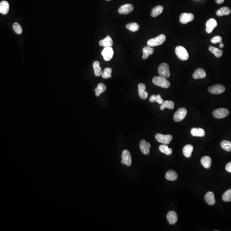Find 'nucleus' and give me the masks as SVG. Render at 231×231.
<instances>
[{
  "label": "nucleus",
  "instance_id": "3",
  "mask_svg": "<svg viewBox=\"0 0 231 231\" xmlns=\"http://www.w3.org/2000/svg\"><path fill=\"white\" fill-rule=\"evenodd\" d=\"M158 72L160 77L165 79H168L170 76L169 66L167 64L164 63L161 64L158 68Z\"/></svg>",
  "mask_w": 231,
  "mask_h": 231
},
{
  "label": "nucleus",
  "instance_id": "7",
  "mask_svg": "<svg viewBox=\"0 0 231 231\" xmlns=\"http://www.w3.org/2000/svg\"><path fill=\"white\" fill-rule=\"evenodd\" d=\"M187 114V110L184 108H180L175 112L173 119L176 122H180L184 119Z\"/></svg>",
  "mask_w": 231,
  "mask_h": 231
},
{
  "label": "nucleus",
  "instance_id": "29",
  "mask_svg": "<svg viewBox=\"0 0 231 231\" xmlns=\"http://www.w3.org/2000/svg\"><path fill=\"white\" fill-rule=\"evenodd\" d=\"M174 105V103L173 101L166 100L161 104L160 109L161 110H164L166 108H167L169 109H173Z\"/></svg>",
  "mask_w": 231,
  "mask_h": 231
},
{
  "label": "nucleus",
  "instance_id": "11",
  "mask_svg": "<svg viewBox=\"0 0 231 231\" xmlns=\"http://www.w3.org/2000/svg\"><path fill=\"white\" fill-rule=\"evenodd\" d=\"M194 18V16L190 13H183L180 16V22L183 24H186L190 22H192Z\"/></svg>",
  "mask_w": 231,
  "mask_h": 231
},
{
  "label": "nucleus",
  "instance_id": "37",
  "mask_svg": "<svg viewBox=\"0 0 231 231\" xmlns=\"http://www.w3.org/2000/svg\"><path fill=\"white\" fill-rule=\"evenodd\" d=\"M13 28L14 31L17 34H21L22 33V29L21 25L18 23L16 22L14 24Z\"/></svg>",
  "mask_w": 231,
  "mask_h": 231
},
{
  "label": "nucleus",
  "instance_id": "10",
  "mask_svg": "<svg viewBox=\"0 0 231 231\" xmlns=\"http://www.w3.org/2000/svg\"><path fill=\"white\" fill-rule=\"evenodd\" d=\"M217 25V21L213 18H210L206 23V30L208 33H212Z\"/></svg>",
  "mask_w": 231,
  "mask_h": 231
},
{
  "label": "nucleus",
  "instance_id": "40",
  "mask_svg": "<svg viewBox=\"0 0 231 231\" xmlns=\"http://www.w3.org/2000/svg\"><path fill=\"white\" fill-rule=\"evenodd\" d=\"M226 169L227 172L231 173V162H229L226 165Z\"/></svg>",
  "mask_w": 231,
  "mask_h": 231
},
{
  "label": "nucleus",
  "instance_id": "5",
  "mask_svg": "<svg viewBox=\"0 0 231 231\" xmlns=\"http://www.w3.org/2000/svg\"><path fill=\"white\" fill-rule=\"evenodd\" d=\"M156 140L164 144H169L173 139V137L170 134L164 135L161 133H157L155 135Z\"/></svg>",
  "mask_w": 231,
  "mask_h": 231
},
{
  "label": "nucleus",
  "instance_id": "12",
  "mask_svg": "<svg viewBox=\"0 0 231 231\" xmlns=\"http://www.w3.org/2000/svg\"><path fill=\"white\" fill-rule=\"evenodd\" d=\"M133 10V6L132 4H127L122 5L118 9V12L120 14L126 15L130 14Z\"/></svg>",
  "mask_w": 231,
  "mask_h": 231
},
{
  "label": "nucleus",
  "instance_id": "13",
  "mask_svg": "<svg viewBox=\"0 0 231 231\" xmlns=\"http://www.w3.org/2000/svg\"><path fill=\"white\" fill-rule=\"evenodd\" d=\"M151 144L148 142H146V140H141L140 144V150L144 154L148 155L150 153V148Z\"/></svg>",
  "mask_w": 231,
  "mask_h": 231
},
{
  "label": "nucleus",
  "instance_id": "28",
  "mask_svg": "<svg viewBox=\"0 0 231 231\" xmlns=\"http://www.w3.org/2000/svg\"><path fill=\"white\" fill-rule=\"evenodd\" d=\"M94 73L96 76L97 77L101 76L102 74V71L101 67L100 66V63L98 61H96L93 64Z\"/></svg>",
  "mask_w": 231,
  "mask_h": 231
},
{
  "label": "nucleus",
  "instance_id": "24",
  "mask_svg": "<svg viewBox=\"0 0 231 231\" xmlns=\"http://www.w3.org/2000/svg\"><path fill=\"white\" fill-rule=\"evenodd\" d=\"M193 150H194V147L191 145H187L184 146L183 149V153L186 158H190L192 155Z\"/></svg>",
  "mask_w": 231,
  "mask_h": 231
},
{
  "label": "nucleus",
  "instance_id": "17",
  "mask_svg": "<svg viewBox=\"0 0 231 231\" xmlns=\"http://www.w3.org/2000/svg\"><path fill=\"white\" fill-rule=\"evenodd\" d=\"M205 200L208 204L210 205H213L216 203V200L215 198V195L212 192L209 191L206 193L205 196Z\"/></svg>",
  "mask_w": 231,
  "mask_h": 231
},
{
  "label": "nucleus",
  "instance_id": "6",
  "mask_svg": "<svg viewBox=\"0 0 231 231\" xmlns=\"http://www.w3.org/2000/svg\"><path fill=\"white\" fill-rule=\"evenodd\" d=\"M104 59L106 61H110L114 56V52L112 47L104 48L102 51Z\"/></svg>",
  "mask_w": 231,
  "mask_h": 231
},
{
  "label": "nucleus",
  "instance_id": "4",
  "mask_svg": "<svg viewBox=\"0 0 231 231\" xmlns=\"http://www.w3.org/2000/svg\"><path fill=\"white\" fill-rule=\"evenodd\" d=\"M175 54L180 60L185 61L188 59V53L184 47L182 46H177L175 49Z\"/></svg>",
  "mask_w": 231,
  "mask_h": 231
},
{
  "label": "nucleus",
  "instance_id": "19",
  "mask_svg": "<svg viewBox=\"0 0 231 231\" xmlns=\"http://www.w3.org/2000/svg\"><path fill=\"white\" fill-rule=\"evenodd\" d=\"M206 76V72L203 68H197L193 75V77L195 79H204Z\"/></svg>",
  "mask_w": 231,
  "mask_h": 231
},
{
  "label": "nucleus",
  "instance_id": "14",
  "mask_svg": "<svg viewBox=\"0 0 231 231\" xmlns=\"http://www.w3.org/2000/svg\"><path fill=\"white\" fill-rule=\"evenodd\" d=\"M122 160L124 161L125 165L127 166H130L131 165V156L129 151L127 150H124L122 154Z\"/></svg>",
  "mask_w": 231,
  "mask_h": 231
},
{
  "label": "nucleus",
  "instance_id": "32",
  "mask_svg": "<svg viewBox=\"0 0 231 231\" xmlns=\"http://www.w3.org/2000/svg\"><path fill=\"white\" fill-rule=\"evenodd\" d=\"M126 28L132 32H136L140 29V26L137 23L133 22L128 24L126 25Z\"/></svg>",
  "mask_w": 231,
  "mask_h": 231
},
{
  "label": "nucleus",
  "instance_id": "22",
  "mask_svg": "<svg viewBox=\"0 0 231 231\" xmlns=\"http://www.w3.org/2000/svg\"><path fill=\"white\" fill-rule=\"evenodd\" d=\"M154 49L150 46H145L143 49V56L142 57L143 59L145 60L148 58L149 55H152L154 52Z\"/></svg>",
  "mask_w": 231,
  "mask_h": 231
},
{
  "label": "nucleus",
  "instance_id": "31",
  "mask_svg": "<svg viewBox=\"0 0 231 231\" xmlns=\"http://www.w3.org/2000/svg\"><path fill=\"white\" fill-rule=\"evenodd\" d=\"M106 89L107 87L106 85L102 83H99L97 86V87L95 90L96 96L99 97L101 93L106 91Z\"/></svg>",
  "mask_w": 231,
  "mask_h": 231
},
{
  "label": "nucleus",
  "instance_id": "27",
  "mask_svg": "<svg viewBox=\"0 0 231 231\" xmlns=\"http://www.w3.org/2000/svg\"><path fill=\"white\" fill-rule=\"evenodd\" d=\"M164 8L162 6L159 5L156 6L152 9L151 12V16L152 17H156L161 14L163 12Z\"/></svg>",
  "mask_w": 231,
  "mask_h": 231
},
{
  "label": "nucleus",
  "instance_id": "43",
  "mask_svg": "<svg viewBox=\"0 0 231 231\" xmlns=\"http://www.w3.org/2000/svg\"><path fill=\"white\" fill-rule=\"evenodd\" d=\"M224 44L222 43L220 44L219 45V48H224Z\"/></svg>",
  "mask_w": 231,
  "mask_h": 231
},
{
  "label": "nucleus",
  "instance_id": "25",
  "mask_svg": "<svg viewBox=\"0 0 231 231\" xmlns=\"http://www.w3.org/2000/svg\"><path fill=\"white\" fill-rule=\"evenodd\" d=\"M211 162V158L209 156H204L201 159V164L206 169H209L210 168Z\"/></svg>",
  "mask_w": 231,
  "mask_h": 231
},
{
  "label": "nucleus",
  "instance_id": "9",
  "mask_svg": "<svg viewBox=\"0 0 231 231\" xmlns=\"http://www.w3.org/2000/svg\"><path fill=\"white\" fill-rule=\"evenodd\" d=\"M228 110L224 108L217 109L213 112V115L217 119H222L226 117L229 115Z\"/></svg>",
  "mask_w": 231,
  "mask_h": 231
},
{
  "label": "nucleus",
  "instance_id": "45",
  "mask_svg": "<svg viewBox=\"0 0 231 231\" xmlns=\"http://www.w3.org/2000/svg\"><path fill=\"white\" fill-rule=\"evenodd\" d=\"M106 1H110V0H106Z\"/></svg>",
  "mask_w": 231,
  "mask_h": 231
},
{
  "label": "nucleus",
  "instance_id": "35",
  "mask_svg": "<svg viewBox=\"0 0 231 231\" xmlns=\"http://www.w3.org/2000/svg\"><path fill=\"white\" fill-rule=\"evenodd\" d=\"M222 149L227 152H231V142L227 140H223L221 143Z\"/></svg>",
  "mask_w": 231,
  "mask_h": 231
},
{
  "label": "nucleus",
  "instance_id": "39",
  "mask_svg": "<svg viewBox=\"0 0 231 231\" xmlns=\"http://www.w3.org/2000/svg\"><path fill=\"white\" fill-rule=\"evenodd\" d=\"M157 97V100H156V102L159 104H162L164 102V100L161 98V96L160 95H157L156 96Z\"/></svg>",
  "mask_w": 231,
  "mask_h": 231
},
{
  "label": "nucleus",
  "instance_id": "34",
  "mask_svg": "<svg viewBox=\"0 0 231 231\" xmlns=\"http://www.w3.org/2000/svg\"><path fill=\"white\" fill-rule=\"evenodd\" d=\"M112 69L111 68L107 67L104 68L102 74V77L104 79H109L111 77Z\"/></svg>",
  "mask_w": 231,
  "mask_h": 231
},
{
  "label": "nucleus",
  "instance_id": "18",
  "mask_svg": "<svg viewBox=\"0 0 231 231\" xmlns=\"http://www.w3.org/2000/svg\"><path fill=\"white\" fill-rule=\"evenodd\" d=\"M167 218L169 223L171 225L174 224L178 220L177 214L174 211H169L167 215Z\"/></svg>",
  "mask_w": 231,
  "mask_h": 231
},
{
  "label": "nucleus",
  "instance_id": "8",
  "mask_svg": "<svg viewBox=\"0 0 231 231\" xmlns=\"http://www.w3.org/2000/svg\"><path fill=\"white\" fill-rule=\"evenodd\" d=\"M225 89V87L223 85L221 84H216L209 87L208 88V91L211 93L219 94L224 92Z\"/></svg>",
  "mask_w": 231,
  "mask_h": 231
},
{
  "label": "nucleus",
  "instance_id": "44",
  "mask_svg": "<svg viewBox=\"0 0 231 231\" xmlns=\"http://www.w3.org/2000/svg\"><path fill=\"white\" fill-rule=\"evenodd\" d=\"M121 163H122V164H123V165H125L124 161L123 160H122L121 161Z\"/></svg>",
  "mask_w": 231,
  "mask_h": 231
},
{
  "label": "nucleus",
  "instance_id": "30",
  "mask_svg": "<svg viewBox=\"0 0 231 231\" xmlns=\"http://www.w3.org/2000/svg\"><path fill=\"white\" fill-rule=\"evenodd\" d=\"M209 50L211 52L214 54L216 58H220L223 54V51L222 50L212 46H210L209 47Z\"/></svg>",
  "mask_w": 231,
  "mask_h": 231
},
{
  "label": "nucleus",
  "instance_id": "33",
  "mask_svg": "<svg viewBox=\"0 0 231 231\" xmlns=\"http://www.w3.org/2000/svg\"><path fill=\"white\" fill-rule=\"evenodd\" d=\"M159 149L161 152L165 154L166 155H169L172 153V149L169 148L167 145H161L160 146Z\"/></svg>",
  "mask_w": 231,
  "mask_h": 231
},
{
  "label": "nucleus",
  "instance_id": "38",
  "mask_svg": "<svg viewBox=\"0 0 231 231\" xmlns=\"http://www.w3.org/2000/svg\"><path fill=\"white\" fill-rule=\"evenodd\" d=\"M222 38L220 36H216L212 38L211 40V42L213 44L222 43Z\"/></svg>",
  "mask_w": 231,
  "mask_h": 231
},
{
  "label": "nucleus",
  "instance_id": "21",
  "mask_svg": "<svg viewBox=\"0 0 231 231\" xmlns=\"http://www.w3.org/2000/svg\"><path fill=\"white\" fill-rule=\"evenodd\" d=\"M191 135L194 137H203L205 135L204 130L202 128H193L191 130Z\"/></svg>",
  "mask_w": 231,
  "mask_h": 231
},
{
  "label": "nucleus",
  "instance_id": "26",
  "mask_svg": "<svg viewBox=\"0 0 231 231\" xmlns=\"http://www.w3.org/2000/svg\"><path fill=\"white\" fill-rule=\"evenodd\" d=\"M216 14L218 16L229 15L231 14V9L228 7H223L217 10Z\"/></svg>",
  "mask_w": 231,
  "mask_h": 231
},
{
  "label": "nucleus",
  "instance_id": "1",
  "mask_svg": "<svg viewBox=\"0 0 231 231\" xmlns=\"http://www.w3.org/2000/svg\"><path fill=\"white\" fill-rule=\"evenodd\" d=\"M166 36L164 34H161L154 38L149 39L147 45L150 47H155L162 45L166 40Z\"/></svg>",
  "mask_w": 231,
  "mask_h": 231
},
{
  "label": "nucleus",
  "instance_id": "16",
  "mask_svg": "<svg viewBox=\"0 0 231 231\" xmlns=\"http://www.w3.org/2000/svg\"><path fill=\"white\" fill-rule=\"evenodd\" d=\"M99 44L101 46H103L104 48L112 47L113 45V40L110 36L108 35L105 39L99 41Z\"/></svg>",
  "mask_w": 231,
  "mask_h": 231
},
{
  "label": "nucleus",
  "instance_id": "15",
  "mask_svg": "<svg viewBox=\"0 0 231 231\" xmlns=\"http://www.w3.org/2000/svg\"><path fill=\"white\" fill-rule=\"evenodd\" d=\"M146 87L144 83H140L138 84V93L140 97L142 99H146L148 98V94L146 91Z\"/></svg>",
  "mask_w": 231,
  "mask_h": 231
},
{
  "label": "nucleus",
  "instance_id": "20",
  "mask_svg": "<svg viewBox=\"0 0 231 231\" xmlns=\"http://www.w3.org/2000/svg\"><path fill=\"white\" fill-rule=\"evenodd\" d=\"M9 5L7 1H2L0 3V13L3 15H6L9 11Z\"/></svg>",
  "mask_w": 231,
  "mask_h": 231
},
{
  "label": "nucleus",
  "instance_id": "23",
  "mask_svg": "<svg viewBox=\"0 0 231 231\" xmlns=\"http://www.w3.org/2000/svg\"><path fill=\"white\" fill-rule=\"evenodd\" d=\"M178 175L175 171L169 170L166 173L165 177L168 180L174 181L178 179Z\"/></svg>",
  "mask_w": 231,
  "mask_h": 231
},
{
  "label": "nucleus",
  "instance_id": "36",
  "mask_svg": "<svg viewBox=\"0 0 231 231\" xmlns=\"http://www.w3.org/2000/svg\"><path fill=\"white\" fill-rule=\"evenodd\" d=\"M223 201L226 202L231 201V189H229L226 191L222 196Z\"/></svg>",
  "mask_w": 231,
  "mask_h": 231
},
{
  "label": "nucleus",
  "instance_id": "41",
  "mask_svg": "<svg viewBox=\"0 0 231 231\" xmlns=\"http://www.w3.org/2000/svg\"><path fill=\"white\" fill-rule=\"evenodd\" d=\"M156 100H157V97H156V96L154 95H152V96L150 97V99H149V101H150V102H156Z\"/></svg>",
  "mask_w": 231,
  "mask_h": 231
},
{
  "label": "nucleus",
  "instance_id": "42",
  "mask_svg": "<svg viewBox=\"0 0 231 231\" xmlns=\"http://www.w3.org/2000/svg\"><path fill=\"white\" fill-rule=\"evenodd\" d=\"M215 1L219 4H222L224 2V0H215Z\"/></svg>",
  "mask_w": 231,
  "mask_h": 231
},
{
  "label": "nucleus",
  "instance_id": "2",
  "mask_svg": "<svg viewBox=\"0 0 231 231\" xmlns=\"http://www.w3.org/2000/svg\"><path fill=\"white\" fill-rule=\"evenodd\" d=\"M154 85L163 88H168L170 86V83L167 80L160 76H155L152 79Z\"/></svg>",
  "mask_w": 231,
  "mask_h": 231
}]
</instances>
